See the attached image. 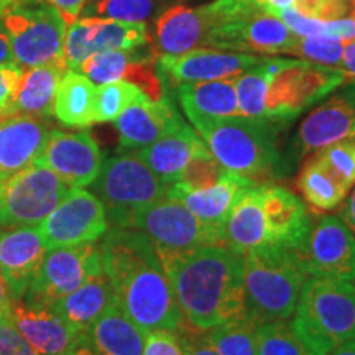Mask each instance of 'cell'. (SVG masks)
I'll list each match as a JSON object with an SVG mask.
<instances>
[{
	"label": "cell",
	"mask_w": 355,
	"mask_h": 355,
	"mask_svg": "<svg viewBox=\"0 0 355 355\" xmlns=\"http://www.w3.org/2000/svg\"><path fill=\"white\" fill-rule=\"evenodd\" d=\"M10 304H12V300L10 296H8L6 279H3L2 273H0V314H2V316H8Z\"/></svg>",
	"instance_id": "cell-53"
},
{
	"label": "cell",
	"mask_w": 355,
	"mask_h": 355,
	"mask_svg": "<svg viewBox=\"0 0 355 355\" xmlns=\"http://www.w3.org/2000/svg\"><path fill=\"white\" fill-rule=\"evenodd\" d=\"M102 270L121 309L144 332H176L186 322L171 282L148 237L133 227L109 225L101 242Z\"/></svg>",
	"instance_id": "cell-1"
},
{
	"label": "cell",
	"mask_w": 355,
	"mask_h": 355,
	"mask_svg": "<svg viewBox=\"0 0 355 355\" xmlns=\"http://www.w3.org/2000/svg\"><path fill=\"white\" fill-rule=\"evenodd\" d=\"M270 78L266 92V119L286 121L316 104L345 81L344 73L306 60L268 58Z\"/></svg>",
	"instance_id": "cell-9"
},
{
	"label": "cell",
	"mask_w": 355,
	"mask_h": 355,
	"mask_svg": "<svg viewBox=\"0 0 355 355\" xmlns=\"http://www.w3.org/2000/svg\"><path fill=\"white\" fill-rule=\"evenodd\" d=\"M257 355H313L301 343L291 321L261 322L257 326Z\"/></svg>",
	"instance_id": "cell-37"
},
{
	"label": "cell",
	"mask_w": 355,
	"mask_h": 355,
	"mask_svg": "<svg viewBox=\"0 0 355 355\" xmlns=\"http://www.w3.org/2000/svg\"><path fill=\"white\" fill-rule=\"evenodd\" d=\"M340 206L343 207H340L339 217L349 225V229L355 234V184H354V188L350 189L349 196H345L344 202L340 204Z\"/></svg>",
	"instance_id": "cell-51"
},
{
	"label": "cell",
	"mask_w": 355,
	"mask_h": 355,
	"mask_svg": "<svg viewBox=\"0 0 355 355\" xmlns=\"http://www.w3.org/2000/svg\"><path fill=\"white\" fill-rule=\"evenodd\" d=\"M71 189L51 170L35 163L0 183V227L38 225Z\"/></svg>",
	"instance_id": "cell-11"
},
{
	"label": "cell",
	"mask_w": 355,
	"mask_h": 355,
	"mask_svg": "<svg viewBox=\"0 0 355 355\" xmlns=\"http://www.w3.org/2000/svg\"><path fill=\"white\" fill-rule=\"evenodd\" d=\"M250 183H254V180H250V178L227 171L216 184L198 191L183 189L173 183L168 186L166 196L180 201L198 219L206 222V224L224 229V222L227 219L235 196L243 186Z\"/></svg>",
	"instance_id": "cell-28"
},
{
	"label": "cell",
	"mask_w": 355,
	"mask_h": 355,
	"mask_svg": "<svg viewBox=\"0 0 355 355\" xmlns=\"http://www.w3.org/2000/svg\"><path fill=\"white\" fill-rule=\"evenodd\" d=\"M44 255L46 247L35 225L0 227V273L12 301L24 300Z\"/></svg>",
	"instance_id": "cell-20"
},
{
	"label": "cell",
	"mask_w": 355,
	"mask_h": 355,
	"mask_svg": "<svg viewBox=\"0 0 355 355\" xmlns=\"http://www.w3.org/2000/svg\"><path fill=\"white\" fill-rule=\"evenodd\" d=\"M0 355H38L10 319L0 314Z\"/></svg>",
	"instance_id": "cell-44"
},
{
	"label": "cell",
	"mask_w": 355,
	"mask_h": 355,
	"mask_svg": "<svg viewBox=\"0 0 355 355\" xmlns=\"http://www.w3.org/2000/svg\"><path fill=\"white\" fill-rule=\"evenodd\" d=\"M37 2H43L55 7L61 13V17L66 20V24L69 25L79 19V15L83 13V8L86 7L89 0H37Z\"/></svg>",
	"instance_id": "cell-48"
},
{
	"label": "cell",
	"mask_w": 355,
	"mask_h": 355,
	"mask_svg": "<svg viewBox=\"0 0 355 355\" xmlns=\"http://www.w3.org/2000/svg\"><path fill=\"white\" fill-rule=\"evenodd\" d=\"M92 193L104 204L110 225L128 227L137 212L166 196L168 186L137 153L114 155L104 159Z\"/></svg>",
	"instance_id": "cell-7"
},
{
	"label": "cell",
	"mask_w": 355,
	"mask_h": 355,
	"mask_svg": "<svg viewBox=\"0 0 355 355\" xmlns=\"http://www.w3.org/2000/svg\"><path fill=\"white\" fill-rule=\"evenodd\" d=\"M0 66H19L15 63L10 43H8L7 35L2 28H0Z\"/></svg>",
	"instance_id": "cell-52"
},
{
	"label": "cell",
	"mask_w": 355,
	"mask_h": 355,
	"mask_svg": "<svg viewBox=\"0 0 355 355\" xmlns=\"http://www.w3.org/2000/svg\"><path fill=\"white\" fill-rule=\"evenodd\" d=\"M225 173H227V170L212 157L209 150L204 148L202 152H199L196 157L186 165L183 173H181L180 180H178L175 184L189 191L204 189L216 184Z\"/></svg>",
	"instance_id": "cell-41"
},
{
	"label": "cell",
	"mask_w": 355,
	"mask_h": 355,
	"mask_svg": "<svg viewBox=\"0 0 355 355\" xmlns=\"http://www.w3.org/2000/svg\"><path fill=\"white\" fill-rule=\"evenodd\" d=\"M96 84L84 74L68 69L58 86L53 114L63 125L87 128L94 123Z\"/></svg>",
	"instance_id": "cell-33"
},
{
	"label": "cell",
	"mask_w": 355,
	"mask_h": 355,
	"mask_svg": "<svg viewBox=\"0 0 355 355\" xmlns=\"http://www.w3.org/2000/svg\"><path fill=\"white\" fill-rule=\"evenodd\" d=\"M224 243L242 255L270 243L261 184L250 183L237 193L224 222Z\"/></svg>",
	"instance_id": "cell-26"
},
{
	"label": "cell",
	"mask_w": 355,
	"mask_h": 355,
	"mask_svg": "<svg viewBox=\"0 0 355 355\" xmlns=\"http://www.w3.org/2000/svg\"><path fill=\"white\" fill-rule=\"evenodd\" d=\"M117 303L114 288L102 272L87 279L84 285L63 296L51 308L78 332L86 331L104 311Z\"/></svg>",
	"instance_id": "cell-30"
},
{
	"label": "cell",
	"mask_w": 355,
	"mask_h": 355,
	"mask_svg": "<svg viewBox=\"0 0 355 355\" xmlns=\"http://www.w3.org/2000/svg\"><path fill=\"white\" fill-rule=\"evenodd\" d=\"M114 122L121 150L132 153L157 141L183 121L165 96L159 101L144 97L133 102Z\"/></svg>",
	"instance_id": "cell-24"
},
{
	"label": "cell",
	"mask_w": 355,
	"mask_h": 355,
	"mask_svg": "<svg viewBox=\"0 0 355 355\" xmlns=\"http://www.w3.org/2000/svg\"><path fill=\"white\" fill-rule=\"evenodd\" d=\"M298 252L309 275L355 282V234L340 217L313 219Z\"/></svg>",
	"instance_id": "cell-14"
},
{
	"label": "cell",
	"mask_w": 355,
	"mask_h": 355,
	"mask_svg": "<svg viewBox=\"0 0 355 355\" xmlns=\"http://www.w3.org/2000/svg\"><path fill=\"white\" fill-rule=\"evenodd\" d=\"M216 20L206 38L207 48L247 55H291L300 37L255 0H214Z\"/></svg>",
	"instance_id": "cell-6"
},
{
	"label": "cell",
	"mask_w": 355,
	"mask_h": 355,
	"mask_svg": "<svg viewBox=\"0 0 355 355\" xmlns=\"http://www.w3.org/2000/svg\"><path fill=\"white\" fill-rule=\"evenodd\" d=\"M345 43L347 42H343V40L334 37H300L291 55L303 58V60L311 61V63L339 69Z\"/></svg>",
	"instance_id": "cell-42"
},
{
	"label": "cell",
	"mask_w": 355,
	"mask_h": 355,
	"mask_svg": "<svg viewBox=\"0 0 355 355\" xmlns=\"http://www.w3.org/2000/svg\"><path fill=\"white\" fill-rule=\"evenodd\" d=\"M339 69L344 73L345 79H349V81H355V40L354 42L345 43L343 61H340Z\"/></svg>",
	"instance_id": "cell-49"
},
{
	"label": "cell",
	"mask_w": 355,
	"mask_h": 355,
	"mask_svg": "<svg viewBox=\"0 0 355 355\" xmlns=\"http://www.w3.org/2000/svg\"><path fill=\"white\" fill-rule=\"evenodd\" d=\"M214 20V2L194 8L184 6L170 7L162 12L155 21V55L176 56L196 48H204Z\"/></svg>",
	"instance_id": "cell-22"
},
{
	"label": "cell",
	"mask_w": 355,
	"mask_h": 355,
	"mask_svg": "<svg viewBox=\"0 0 355 355\" xmlns=\"http://www.w3.org/2000/svg\"><path fill=\"white\" fill-rule=\"evenodd\" d=\"M21 2H25V0H0V17L10 10V8L19 6Z\"/></svg>",
	"instance_id": "cell-56"
},
{
	"label": "cell",
	"mask_w": 355,
	"mask_h": 355,
	"mask_svg": "<svg viewBox=\"0 0 355 355\" xmlns=\"http://www.w3.org/2000/svg\"><path fill=\"white\" fill-rule=\"evenodd\" d=\"M37 229L46 250H51L97 242L109 229V219L104 204L92 191L73 188Z\"/></svg>",
	"instance_id": "cell-13"
},
{
	"label": "cell",
	"mask_w": 355,
	"mask_h": 355,
	"mask_svg": "<svg viewBox=\"0 0 355 355\" xmlns=\"http://www.w3.org/2000/svg\"><path fill=\"white\" fill-rule=\"evenodd\" d=\"M163 0H89L84 17H102L133 24H146L158 12Z\"/></svg>",
	"instance_id": "cell-38"
},
{
	"label": "cell",
	"mask_w": 355,
	"mask_h": 355,
	"mask_svg": "<svg viewBox=\"0 0 355 355\" xmlns=\"http://www.w3.org/2000/svg\"><path fill=\"white\" fill-rule=\"evenodd\" d=\"M270 71L268 58H261L259 64L234 79L241 115L252 119H266V92H268Z\"/></svg>",
	"instance_id": "cell-36"
},
{
	"label": "cell",
	"mask_w": 355,
	"mask_h": 355,
	"mask_svg": "<svg viewBox=\"0 0 355 355\" xmlns=\"http://www.w3.org/2000/svg\"><path fill=\"white\" fill-rule=\"evenodd\" d=\"M150 42L146 24H133L102 17H83L68 25L63 58L68 69L76 71L89 56L109 50H135Z\"/></svg>",
	"instance_id": "cell-15"
},
{
	"label": "cell",
	"mask_w": 355,
	"mask_h": 355,
	"mask_svg": "<svg viewBox=\"0 0 355 355\" xmlns=\"http://www.w3.org/2000/svg\"><path fill=\"white\" fill-rule=\"evenodd\" d=\"M207 148L196 130L189 128L184 122L171 128L157 141L137 152L141 162L166 184L180 180L186 165L199 152Z\"/></svg>",
	"instance_id": "cell-27"
},
{
	"label": "cell",
	"mask_w": 355,
	"mask_h": 355,
	"mask_svg": "<svg viewBox=\"0 0 355 355\" xmlns=\"http://www.w3.org/2000/svg\"><path fill=\"white\" fill-rule=\"evenodd\" d=\"M144 97L148 96L132 83L114 81L101 84L96 91L94 121L101 123L114 122L128 105Z\"/></svg>",
	"instance_id": "cell-39"
},
{
	"label": "cell",
	"mask_w": 355,
	"mask_h": 355,
	"mask_svg": "<svg viewBox=\"0 0 355 355\" xmlns=\"http://www.w3.org/2000/svg\"><path fill=\"white\" fill-rule=\"evenodd\" d=\"M158 257L189 326L209 331L245 313L242 254L227 245H206Z\"/></svg>",
	"instance_id": "cell-2"
},
{
	"label": "cell",
	"mask_w": 355,
	"mask_h": 355,
	"mask_svg": "<svg viewBox=\"0 0 355 355\" xmlns=\"http://www.w3.org/2000/svg\"><path fill=\"white\" fill-rule=\"evenodd\" d=\"M7 318L38 355H66L79 336L48 304L12 301Z\"/></svg>",
	"instance_id": "cell-23"
},
{
	"label": "cell",
	"mask_w": 355,
	"mask_h": 355,
	"mask_svg": "<svg viewBox=\"0 0 355 355\" xmlns=\"http://www.w3.org/2000/svg\"><path fill=\"white\" fill-rule=\"evenodd\" d=\"M37 163L51 170L71 188H86L99 176L104 157L87 130L63 132L53 128Z\"/></svg>",
	"instance_id": "cell-16"
},
{
	"label": "cell",
	"mask_w": 355,
	"mask_h": 355,
	"mask_svg": "<svg viewBox=\"0 0 355 355\" xmlns=\"http://www.w3.org/2000/svg\"><path fill=\"white\" fill-rule=\"evenodd\" d=\"M261 61V56L247 53L196 48L183 55L159 56L158 68L176 84L235 79Z\"/></svg>",
	"instance_id": "cell-19"
},
{
	"label": "cell",
	"mask_w": 355,
	"mask_h": 355,
	"mask_svg": "<svg viewBox=\"0 0 355 355\" xmlns=\"http://www.w3.org/2000/svg\"><path fill=\"white\" fill-rule=\"evenodd\" d=\"M329 355H355V339L350 340V343L343 344Z\"/></svg>",
	"instance_id": "cell-55"
},
{
	"label": "cell",
	"mask_w": 355,
	"mask_h": 355,
	"mask_svg": "<svg viewBox=\"0 0 355 355\" xmlns=\"http://www.w3.org/2000/svg\"><path fill=\"white\" fill-rule=\"evenodd\" d=\"M66 71L68 66L64 60L24 71L19 89L8 107V115L25 114L43 119L53 115L58 86Z\"/></svg>",
	"instance_id": "cell-29"
},
{
	"label": "cell",
	"mask_w": 355,
	"mask_h": 355,
	"mask_svg": "<svg viewBox=\"0 0 355 355\" xmlns=\"http://www.w3.org/2000/svg\"><path fill=\"white\" fill-rule=\"evenodd\" d=\"M293 8L303 17L316 20H339L349 12L347 0H296Z\"/></svg>",
	"instance_id": "cell-43"
},
{
	"label": "cell",
	"mask_w": 355,
	"mask_h": 355,
	"mask_svg": "<svg viewBox=\"0 0 355 355\" xmlns=\"http://www.w3.org/2000/svg\"><path fill=\"white\" fill-rule=\"evenodd\" d=\"M155 56V51H139V48L101 51L84 60L76 71L99 86L114 81L132 83L152 101H159L165 94L157 74Z\"/></svg>",
	"instance_id": "cell-18"
},
{
	"label": "cell",
	"mask_w": 355,
	"mask_h": 355,
	"mask_svg": "<svg viewBox=\"0 0 355 355\" xmlns=\"http://www.w3.org/2000/svg\"><path fill=\"white\" fill-rule=\"evenodd\" d=\"M261 202L270 243L300 248L313 225L303 201L282 186L261 184Z\"/></svg>",
	"instance_id": "cell-25"
},
{
	"label": "cell",
	"mask_w": 355,
	"mask_h": 355,
	"mask_svg": "<svg viewBox=\"0 0 355 355\" xmlns=\"http://www.w3.org/2000/svg\"><path fill=\"white\" fill-rule=\"evenodd\" d=\"M291 326L313 355H329L355 339V285L309 275L296 303Z\"/></svg>",
	"instance_id": "cell-5"
},
{
	"label": "cell",
	"mask_w": 355,
	"mask_h": 355,
	"mask_svg": "<svg viewBox=\"0 0 355 355\" xmlns=\"http://www.w3.org/2000/svg\"><path fill=\"white\" fill-rule=\"evenodd\" d=\"M128 227L144 232L158 255H180L206 245H225L224 229L206 224L168 196L137 212Z\"/></svg>",
	"instance_id": "cell-10"
},
{
	"label": "cell",
	"mask_w": 355,
	"mask_h": 355,
	"mask_svg": "<svg viewBox=\"0 0 355 355\" xmlns=\"http://www.w3.org/2000/svg\"><path fill=\"white\" fill-rule=\"evenodd\" d=\"M257 324L247 313L206 331L219 355H257Z\"/></svg>",
	"instance_id": "cell-35"
},
{
	"label": "cell",
	"mask_w": 355,
	"mask_h": 355,
	"mask_svg": "<svg viewBox=\"0 0 355 355\" xmlns=\"http://www.w3.org/2000/svg\"><path fill=\"white\" fill-rule=\"evenodd\" d=\"M141 355H184V350L175 332L153 331L145 334Z\"/></svg>",
	"instance_id": "cell-46"
},
{
	"label": "cell",
	"mask_w": 355,
	"mask_h": 355,
	"mask_svg": "<svg viewBox=\"0 0 355 355\" xmlns=\"http://www.w3.org/2000/svg\"><path fill=\"white\" fill-rule=\"evenodd\" d=\"M102 272L99 242L51 248L46 250L24 301L51 306Z\"/></svg>",
	"instance_id": "cell-12"
},
{
	"label": "cell",
	"mask_w": 355,
	"mask_h": 355,
	"mask_svg": "<svg viewBox=\"0 0 355 355\" xmlns=\"http://www.w3.org/2000/svg\"><path fill=\"white\" fill-rule=\"evenodd\" d=\"M255 2L263 7L265 10L273 12V10H279V8L293 7V3H295L296 0H255Z\"/></svg>",
	"instance_id": "cell-54"
},
{
	"label": "cell",
	"mask_w": 355,
	"mask_h": 355,
	"mask_svg": "<svg viewBox=\"0 0 355 355\" xmlns=\"http://www.w3.org/2000/svg\"><path fill=\"white\" fill-rule=\"evenodd\" d=\"M51 130L43 117L0 115V183L37 163Z\"/></svg>",
	"instance_id": "cell-21"
},
{
	"label": "cell",
	"mask_w": 355,
	"mask_h": 355,
	"mask_svg": "<svg viewBox=\"0 0 355 355\" xmlns=\"http://www.w3.org/2000/svg\"><path fill=\"white\" fill-rule=\"evenodd\" d=\"M0 28L10 43L15 63L21 69L63 61L68 24L55 7L25 0L0 17Z\"/></svg>",
	"instance_id": "cell-8"
},
{
	"label": "cell",
	"mask_w": 355,
	"mask_h": 355,
	"mask_svg": "<svg viewBox=\"0 0 355 355\" xmlns=\"http://www.w3.org/2000/svg\"><path fill=\"white\" fill-rule=\"evenodd\" d=\"M296 186L311 209L329 212L344 202L349 191L344 188L334 175L322 165L316 157L309 158L301 168Z\"/></svg>",
	"instance_id": "cell-34"
},
{
	"label": "cell",
	"mask_w": 355,
	"mask_h": 355,
	"mask_svg": "<svg viewBox=\"0 0 355 355\" xmlns=\"http://www.w3.org/2000/svg\"><path fill=\"white\" fill-rule=\"evenodd\" d=\"M175 334L184 350V355H219V352L207 340L206 331H199L184 322Z\"/></svg>",
	"instance_id": "cell-45"
},
{
	"label": "cell",
	"mask_w": 355,
	"mask_h": 355,
	"mask_svg": "<svg viewBox=\"0 0 355 355\" xmlns=\"http://www.w3.org/2000/svg\"><path fill=\"white\" fill-rule=\"evenodd\" d=\"M102 355H141L145 334L117 303L84 331Z\"/></svg>",
	"instance_id": "cell-31"
},
{
	"label": "cell",
	"mask_w": 355,
	"mask_h": 355,
	"mask_svg": "<svg viewBox=\"0 0 355 355\" xmlns=\"http://www.w3.org/2000/svg\"><path fill=\"white\" fill-rule=\"evenodd\" d=\"M66 355H102L99 350L94 347V344L89 340V337L86 332H79V336L76 337L71 349L66 352Z\"/></svg>",
	"instance_id": "cell-50"
},
{
	"label": "cell",
	"mask_w": 355,
	"mask_h": 355,
	"mask_svg": "<svg viewBox=\"0 0 355 355\" xmlns=\"http://www.w3.org/2000/svg\"><path fill=\"white\" fill-rule=\"evenodd\" d=\"M207 150L227 171L250 178L278 176L282 157L273 119L191 117Z\"/></svg>",
	"instance_id": "cell-4"
},
{
	"label": "cell",
	"mask_w": 355,
	"mask_h": 355,
	"mask_svg": "<svg viewBox=\"0 0 355 355\" xmlns=\"http://www.w3.org/2000/svg\"><path fill=\"white\" fill-rule=\"evenodd\" d=\"M337 181L350 191L355 184V140H340L314 153Z\"/></svg>",
	"instance_id": "cell-40"
},
{
	"label": "cell",
	"mask_w": 355,
	"mask_h": 355,
	"mask_svg": "<svg viewBox=\"0 0 355 355\" xmlns=\"http://www.w3.org/2000/svg\"><path fill=\"white\" fill-rule=\"evenodd\" d=\"M340 140H355V81L311 110L296 135V150L303 157Z\"/></svg>",
	"instance_id": "cell-17"
},
{
	"label": "cell",
	"mask_w": 355,
	"mask_h": 355,
	"mask_svg": "<svg viewBox=\"0 0 355 355\" xmlns=\"http://www.w3.org/2000/svg\"><path fill=\"white\" fill-rule=\"evenodd\" d=\"M24 69L20 66H0V115H8L13 97L19 89Z\"/></svg>",
	"instance_id": "cell-47"
},
{
	"label": "cell",
	"mask_w": 355,
	"mask_h": 355,
	"mask_svg": "<svg viewBox=\"0 0 355 355\" xmlns=\"http://www.w3.org/2000/svg\"><path fill=\"white\" fill-rule=\"evenodd\" d=\"M308 277L298 248L266 243L247 252L243 255L245 313L257 324L290 319Z\"/></svg>",
	"instance_id": "cell-3"
},
{
	"label": "cell",
	"mask_w": 355,
	"mask_h": 355,
	"mask_svg": "<svg viewBox=\"0 0 355 355\" xmlns=\"http://www.w3.org/2000/svg\"><path fill=\"white\" fill-rule=\"evenodd\" d=\"M176 94L188 119L241 115L234 79L178 84Z\"/></svg>",
	"instance_id": "cell-32"
}]
</instances>
